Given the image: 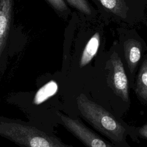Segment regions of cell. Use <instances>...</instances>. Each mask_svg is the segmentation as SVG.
<instances>
[{
	"label": "cell",
	"instance_id": "obj_1",
	"mask_svg": "<svg viewBox=\"0 0 147 147\" xmlns=\"http://www.w3.org/2000/svg\"><path fill=\"white\" fill-rule=\"evenodd\" d=\"M0 136L21 147H73L27 122L3 117H0Z\"/></svg>",
	"mask_w": 147,
	"mask_h": 147
},
{
	"label": "cell",
	"instance_id": "obj_2",
	"mask_svg": "<svg viewBox=\"0 0 147 147\" xmlns=\"http://www.w3.org/2000/svg\"><path fill=\"white\" fill-rule=\"evenodd\" d=\"M80 114L94 127L118 147H130L126 141L125 128L108 111L80 94L76 99Z\"/></svg>",
	"mask_w": 147,
	"mask_h": 147
},
{
	"label": "cell",
	"instance_id": "obj_3",
	"mask_svg": "<svg viewBox=\"0 0 147 147\" xmlns=\"http://www.w3.org/2000/svg\"><path fill=\"white\" fill-rule=\"evenodd\" d=\"M63 126L86 147H114L79 119L57 113Z\"/></svg>",
	"mask_w": 147,
	"mask_h": 147
},
{
	"label": "cell",
	"instance_id": "obj_4",
	"mask_svg": "<svg viewBox=\"0 0 147 147\" xmlns=\"http://www.w3.org/2000/svg\"><path fill=\"white\" fill-rule=\"evenodd\" d=\"M110 83L114 92L124 101H129L128 81L123 63L116 52L110 57Z\"/></svg>",
	"mask_w": 147,
	"mask_h": 147
},
{
	"label": "cell",
	"instance_id": "obj_5",
	"mask_svg": "<svg viewBox=\"0 0 147 147\" xmlns=\"http://www.w3.org/2000/svg\"><path fill=\"white\" fill-rule=\"evenodd\" d=\"M14 0H0V57L6 47L11 27Z\"/></svg>",
	"mask_w": 147,
	"mask_h": 147
},
{
	"label": "cell",
	"instance_id": "obj_6",
	"mask_svg": "<svg viewBox=\"0 0 147 147\" xmlns=\"http://www.w3.org/2000/svg\"><path fill=\"white\" fill-rule=\"evenodd\" d=\"M123 48L125 57L129 71L132 74L141 59V44L136 40L129 39L124 42Z\"/></svg>",
	"mask_w": 147,
	"mask_h": 147
},
{
	"label": "cell",
	"instance_id": "obj_7",
	"mask_svg": "<svg viewBox=\"0 0 147 147\" xmlns=\"http://www.w3.org/2000/svg\"><path fill=\"white\" fill-rule=\"evenodd\" d=\"M100 44L99 33H95L86 45L79 61V67H83L87 65L96 55Z\"/></svg>",
	"mask_w": 147,
	"mask_h": 147
},
{
	"label": "cell",
	"instance_id": "obj_8",
	"mask_svg": "<svg viewBox=\"0 0 147 147\" xmlns=\"http://www.w3.org/2000/svg\"><path fill=\"white\" fill-rule=\"evenodd\" d=\"M58 90V85L54 80H51L41 87L36 92L33 103L38 105L54 95Z\"/></svg>",
	"mask_w": 147,
	"mask_h": 147
},
{
	"label": "cell",
	"instance_id": "obj_9",
	"mask_svg": "<svg viewBox=\"0 0 147 147\" xmlns=\"http://www.w3.org/2000/svg\"><path fill=\"white\" fill-rule=\"evenodd\" d=\"M136 91L141 99L147 101V59L144 60L136 80Z\"/></svg>",
	"mask_w": 147,
	"mask_h": 147
},
{
	"label": "cell",
	"instance_id": "obj_10",
	"mask_svg": "<svg viewBox=\"0 0 147 147\" xmlns=\"http://www.w3.org/2000/svg\"><path fill=\"white\" fill-rule=\"evenodd\" d=\"M107 10L118 16L125 18L128 7L124 0H98Z\"/></svg>",
	"mask_w": 147,
	"mask_h": 147
},
{
	"label": "cell",
	"instance_id": "obj_11",
	"mask_svg": "<svg viewBox=\"0 0 147 147\" xmlns=\"http://www.w3.org/2000/svg\"><path fill=\"white\" fill-rule=\"evenodd\" d=\"M67 1L79 11L86 14H91V8L86 0H67Z\"/></svg>",
	"mask_w": 147,
	"mask_h": 147
},
{
	"label": "cell",
	"instance_id": "obj_12",
	"mask_svg": "<svg viewBox=\"0 0 147 147\" xmlns=\"http://www.w3.org/2000/svg\"><path fill=\"white\" fill-rule=\"evenodd\" d=\"M49 3L57 11L60 12H64L68 8L64 0H47Z\"/></svg>",
	"mask_w": 147,
	"mask_h": 147
},
{
	"label": "cell",
	"instance_id": "obj_13",
	"mask_svg": "<svg viewBox=\"0 0 147 147\" xmlns=\"http://www.w3.org/2000/svg\"><path fill=\"white\" fill-rule=\"evenodd\" d=\"M138 134L141 137L147 139V124L142 126L139 129Z\"/></svg>",
	"mask_w": 147,
	"mask_h": 147
}]
</instances>
